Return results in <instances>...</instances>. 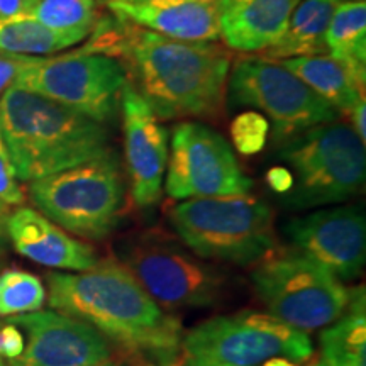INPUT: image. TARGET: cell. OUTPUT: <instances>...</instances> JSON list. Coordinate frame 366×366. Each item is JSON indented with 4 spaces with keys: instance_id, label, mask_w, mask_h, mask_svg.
<instances>
[{
    "instance_id": "obj_1",
    "label": "cell",
    "mask_w": 366,
    "mask_h": 366,
    "mask_svg": "<svg viewBox=\"0 0 366 366\" xmlns=\"http://www.w3.org/2000/svg\"><path fill=\"white\" fill-rule=\"evenodd\" d=\"M84 48L117 58L158 119L221 116L232 59L221 44L164 38L112 16L97 19Z\"/></svg>"
},
{
    "instance_id": "obj_2",
    "label": "cell",
    "mask_w": 366,
    "mask_h": 366,
    "mask_svg": "<svg viewBox=\"0 0 366 366\" xmlns=\"http://www.w3.org/2000/svg\"><path fill=\"white\" fill-rule=\"evenodd\" d=\"M48 292L53 310L90 324L146 365H175L180 356V319L164 312L119 262H99L86 272L49 273Z\"/></svg>"
},
{
    "instance_id": "obj_3",
    "label": "cell",
    "mask_w": 366,
    "mask_h": 366,
    "mask_svg": "<svg viewBox=\"0 0 366 366\" xmlns=\"http://www.w3.org/2000/svg\"><path fill=\"white\" fill-rule=\"evenodd\" d=\"M0 136L19 182H34L111 153L104 124L33 92L0 97Z\"/></svg>"
},
{
    "instance_id": "obj_4",
    "label": "cell",
    "mask_w": 366,
    "mask_h": 366,
    "mask_svg": "<svg viewBox=\"0 0 366 366\" xmlns=\"http://www.w3.org/2000/svg\"><path fill=\"white\" fill-rule=\"evenodd\" d=\"M168 221L183 246L202 259L254 267L278 246L272 207L249 194L183 200Z\"/></svg>"
},
{
    "instance_id": "obj_5",
    "label": "cell",
    "mask_w": 366,
    "mask_h": 366,
    "mask_svg": "<svg viewBox=\"0 0 366 366\" xmlns=\"http://www.w3.org/2000/svg\"><path fill=\"white\" fill-rule=\"evenodd\" d=\"M278 157L292 168L294 187L285 199L292 209L341 204L363 190L365 143L341 119L288 137Z\"/></svg>"
},
{
    "instance_id": "obj_6",
    "label": "cell",
    "mask_w": 366,
    "mask_h": 366,
    "mask_svg": "<svg viewBox=\"0 0 366 366\" xmlns=\"http://www.w3.org/2000/svg\"><path fill=\"white\" fill-rule=\"evenodd\" d=\"M34 209L73 236L100 241L121 222L126 180L117 154L111 151L70 170L29 182Z\"/></svg>"
},
{
    "instance_id": "obj_7",
    "label": "cell",
    "mask_w": 366,
    "mask_h": 366,
    "mask_svg": "<svg viewBox=\"0 0 366 366\" xmlns=\"http://www.w3.org/2000/svg\"><path fill=\"white\" fill-rule=\"evenodd\" d=\"M314 353L309 334L256 310L216 315L183 336L182 366H262L274 356L300 365Z\"/></svg>"
},
{
    "instance_id": "obj_8",
    "label": "cell",
    "mask_w": 366,
    "mask_h": 366,
    "mask_svg": "<svg viewBox=\"0 0 366 366\" xmlns=\"http://www.w3.org/2000/svg\"><path fill=\"white\" fill-rule=\"evenodd\" d=\"M251 282L269 315L304 332L331 326L351 294L336 274L290 246H277L254 264Z\"/></svg>"
},
{
    "instance_id": "obj_9",
    "label": "cell",
    "mask_w": 366,
    "mask_h": 366,
    "mask_svg": "<svg viewBox=\"0 0 366 366\" xmlns=\"http://www.w3.org/2000/svg\"><path fill=\"white\" fill-rule=\"evenodd\" d=\"M117 254L119 263L163 309L214 307L229 290L224 269L158 232L131 237Z\"/></svg>"
},
{
    "instance_id": "obj_10",
    "label": "cell",
    "mask_w": 366,
    "mask_h": 366,
    "mask_svg": "<svg viewBox=\"0 0 366 366\" xmlns=\"http://www.w3.org/2000/svg\"><path fill=\"white\" fill-rule=\"evenodd\" d=\"M127 81L126 68L117 58L81 48L61 56H36L19 73L14 86L105 124L121 111Z\"/></svg>"
},
{
    "instance_id": "obj_11",
    "label": "cell",
    "mask_w": 366,
    "mask_h": 366,
    "mask_svg": "<svg viewBox=\"0 0 366 366\" xmlns=\"http://www.w3.org/2000/svg\"><path fill=\"white\" fill-rule=\"evenodd\" d=\"M226 94L229 107H251L267 114L278 144L302 131L342 117L280 61L263 56L237 59L229 70Z\"/></svg>"
},
{
    "instance_id": "obj_12",
    "label": "cell",
    "mask_w": 366,
    "mask_h": 366,
    "mask_svg": "<svg viewBox=\"0 0 366 366\" xmlns=\"http://www.w3.org/2000/svg\"><path fill=\"white\" fill-rule=\"evenodd\" d=\"M164 190L175 200L244 195L253 189L234 149L202 122L183 121L172 132Z\"/></svg>"
},
{
    "instance_id": "obj_13",
    "label": "cell",
    "mask_w": 366,
    "mask_h": 366,
    "mask_svg": "<svg viewBox=\"0 0 366 366\" xmlns=\"http://www.w3.org/2000/svg\"><path fill=\"white\" fill-rule=\"evenodd\" d=\"M290 248L322 264L341 282H351L366 262V217L360 205L320 209L283 227Z\"/></svg>"
},
{
    "instance_id": "obj_14",
    "label": "cell",
    "mask_w": 366,
    "mask_h": 366,
    "mask_svg": "<svg viewBox=\"0 0 366 366\" xmlns=\"http://www.w3.org/2000/svg\"><path fill=\"white\" fill-rule=\"evenodd\" d=\"M24 334V351L6 366H95L112 360V345L84 320L58 310L7 317Z\"/></svg>"
},
{
    "instance_id": "obj_15",
    "label": "cell",
    "mask_w": 366,
    "mask_h": 366,
    "mask_svg": "<svg viewBox=\"0 0 366 366\" xmlns=\"http://www.w3.org/2000/svg\"><path fill=\"white\" fill-rule=\"evenodd\" d=\"M121 114L132 200L137 207H153L162 200L170 132L129 81L122 90Z\"/></svg>"
},
{
    "instance_id": "obj_16",
    "label": "cell",
    "mask_w": 366,
    "mask_h": 366,
    "mask_svg": "<svg viewBox=\"0 0 366 366\" xmlns=\"http://www.w3.org/2000/svg\"><path fill=\"white\" fill-rule=\"evenodd\" d=\"M7 236L14 249L41 267L66 272H86L100 262L97 251L86 242L31 207L9 212Z\"/></svg>"
},
{
    "instance_id": "obj_17",
    "label": "cell",
    "mask_w": 366,
    "mask_h": 366,
    "mask_svg": "<svg viewBox=\"0 0 366 366\" xmlns=\"http://www.w3.org/2000/svg\"><path fill=\"white\" fill-rule=\"evenodd\" d=\"M107 9L119 19L164 38L187 43H217L221 39L216 0H163L149 4L109 0Z\"/></svg>"
},
{
    "instance_id": "obj_18",
    "label": "cell",
    "mask_w": 366,
    "mask_h": 366,
    "mask_svg": "<svg viewBox=\"0 0 366 366\" xmlns=\"http://www.w3.org/2000/svg\"><path fill=\"white\" fill-rule=\"evenodd\" d=\"M300 0H216L219 38L227 49L263 53L285 33Z\"/></svg>"
},
{
    "instance_id": "obj_19",
    "label": "cell",
    "mask_w": 366,
    "mask_h": 366,
    "mask_svg": "<svg viewBox=\"0 0 366 366\" xmlns=\"http://www.w3.org/2000/svg\"><path fill=\"white\" fill-rule=\"evenodd\" d=\"M341 2L342 0H300L292 12L285 33L262 53L263 58L283 61L288 58L327 53V27Z\"/></svg>"
},
{
    "instance_id": "obj_20",
    "label": "cell",
    "mask_w": 366,
    "mask_h": 366,
    "mask_svg": "<svg viewBox=\"0 0 366 366\" xmlns=\"http://www.w3.org/2000/svg\"><path fill=\"white\" fill-rule=\"evenodd\" d=\"M280 63L320 99L332 105L341 116H347L351 109L365 99V85H361L342 63L329 54L288 58Z\"/></svg>"
},
{
    "instance_id": "obj_21",
    "label": "cell",
    "mask_w": 366,
    "mask_h": 366,
    "mask_svg": "<svg viewBox=\"0 0 366 366\" xmlns=\"http://www.w3.org/2000/svg\"><path fill=\"white\" fill-rule=\"evenodd\" d=\"M320 353L326 366H366L365 287L351 288L350 302L340 319L320 332Z\"/></svg>"
},
{
    "instance_id": "obj_22",
    "label": "cell",
    "mask_w": 366,
    "mask_h": 366,
    "mask_svg": "<svg viewBox=\"0 0 366 366\" xmlns=\"http://www.w3.org/2000/svg\"><path fill=\"white\" fill-rule=\"evenodd\" d=\"M326 51L366 85V0H342L326 33Z\"/></svg>"
},
{
    "instance_id": "obj_23",
    "label": "cell",
    "mask_w": 366,
    "mask_h": 366,
    "mask_svg": "<svg viewBox=\"0 0 366 366\" xmlns=\"http://www.w3.org/2000/svg\"><path fill=\"white\" fill-rule=\"evenodd\" d=\"M71 34L56 33L29 14L0 19V51L24 56H49L81 43Z\"/></svg>"
},
{
    "instance_id": "obj_24",
    "label": "cell",
    "mask_w": 366,
    "mask_h": 366,
    "mask_svg": "<svg viewBox=\"0 0 366 366\" xmlns=\"http://www.w3.org/2000/svg\"><path fill=\"white\" fill-rule=\"evenodd\" d=\"M27 14L56 33L80 39L89 38L99 19L95 0H39Z\"/></svg>"
},
{
    "instance_id": "obj_25",
    "label": "cell",
    "mask_w": 366,
    "mask_h": 366,
    "mask_svg": "<svg viewBox=\"0 0 366 366\" xmlns=\"http://www.w3.org/2000/svg\"><path fill=\"white\" fill-rule=\"evenodd\" d=\"M46 288L39 277L24 269L0 272V317H14L43 309Z\"/></svg>"
},
{
    "instance_id": "obj_26",
    "label": "cell",
    "mask_w": 366,
    "mask_h": 366,
    "mask_svg": "<svg viewBox=\"0 0 366 366\" xmlns=\"http://www.w3.org/2000/svg\"><path fill=\"white\" fill-rule=\"evenodd\" d=\"M269 122L262 112L246 111L231 124L232 144L242 157H253L263 151L268 139Z\"/></svg>"
},
{
    "instance_id": "obj_27",
    "label": "cell",
    "mask_w": 366,
    "mask_h": 366,
    "mask_svg": "<svg viewBox=\"0 0 366 366\" xmlns=\"http://www.w3.org/2000/svg\"><path fill=\"white\" fill-rule=\"evenodd\" d=\"M26 202V192L16 175L11 154L0 136V204L7 207H21Z\"/></svg>"
},
{
    "instance_id": "obj_28",
    "label": "cell",
    "mask_w": 366,
    "mask_h": 366,
    "mask_svg": "<svg viewBox=\"0 0 366 366\" xmlns=\"http://www.w3.org/2000/svg\"><path fill=\"white\" fill-rule=\"evenodd\" d=\"M36 56H24V54H14L0 51V97L6 94L7 89L16 84L19 73L33 61Z\"/></svg>"
},
{
    "instance_id": "obj_29",
    "label": "cell",
    "mask_w": 366,
    "mask_h": 366,
    "mask_svg": "<svg viewBox=\"0 0 366 366\" xmlns=\"http://www.w3.org/2000/svg\"><path fill=\"white\" fill-rule=\"evenodd\" d=\"M26 346V337L17 326L11 322H2L0 326V356L4 361L16 360Z\"/></svg>"
},
{
    "instance_id": "obj_30",
    "label": "cell",
    "mask_w": 366,
    "mask_h": 366,
    "mask_svg": "<svg viewBox=\"0 0 366 366\" xmlns=\"http://www.w3.org/2000/svg\"><path fill=\"white\" fill-rule=\"evenodd\" d=\"M267 182L269 185V189L277 194H288L294 187V177L288 168L285 167H273L272 170H268L267 173Z\"/></svg>"
},
{
    "instance_id": "obj_31",
    "label": "cell",
    "mask_w": 366,
    "mask_h": 366,
    "mask_svg": "<svg viewBox=\"0 0 366 366\" xmlns=\"http://www.w3.org/2000/svg\"><path fill=\"white\" fill-rule=\"evenodd\" d=\"M347 117L351 119V127H353V131L358 134V137L361 141H366V104H365V99L360 100L358 104L355 105L353 109H351L350 114H347Z\"/></svg>"
},
{
    "instance_id": "obj_32",
    "label": "cell",
    "mask_w": 366,
    "mask_h": 366,
    "mask_svg": "<svg viewBox=\"0 0 366 366\" xmlns=\"http://www.w3.org/2000/svg\"><path fill=\"white\" fill-rule=\"evenodd\" d=\"M29 12L27 0H0V19L16 17Z\"/></svg>"
},
{
    "instance_id": "obj_33",
    "label": "cell",
    "mask_w": 366,
    "mask_h": 366,
    "mask_svg": "<svg viewBox=\"0 0 366 366\" xmlns=\"http://www.w3.org/2000/svg\"><path fill=\"white\" fill-rule=\"evenodd\" d=\"M7 217H9L7 205L0 204V259H2V256L6 254L7 242H9V236H7Z\"/></svg>"
},
{
    "instance_id": "obj_34",
    "label": "cell",
    "mask_w": 366,
    "mask_h": 366,
    "mask_svg": "<svg viewBox=\"0 0 366 366\" xmlns=\"http://www.w3.org/2000/svg\"><path fill=\"white\" fill-rule=\"evenodd\" d=\"M262 366H297V363L287 358H282V356H274V358H269L264 361Z\"/></svg>"
},
{
    "instance_id": "obj_35",
    "label": "cell",
    "mask_w": 366,
    "mask_h": 366,
    "mask_svg": "<svg viewBox=\"0 0 366 366\" xmlns=\"http://www.w3.org/2000/svg\"><path fill=\"white\" fill-rule=\"evenodd\" d=\"M95 366H131V365L122 363V361H114V360H109V361H105V363H100V365H95Z\"/></svg>"
},
{
    "instance_id": "obj_36",
    "label": "cell",
    "mask_w": 366,
    "mask_h": 366,
    "mask_svg": "<svg viewBox=\"0 0 366 366\" xmlns=\"http://www.w3.org/2000/svg\"><path fill=\"white\" fill-rule=\"evenodd\" d=\"M119 2H126V4H149V2H163V0H119Z\"/></svg>"
},
{
    "instance_id": "obj_37",
    "label": "cell",
    "mask_w": 366,
    "mask_h": 366,
    "mask_svg": "<svg viewBox=\"0 0 366 366\" xmlns=\"http://www.w3.org/2000/svg\"><path fill=\"white\" fill-rule=\"evenodd\" d=\"M309 366H326V365H324L322 361H314V363L309 365Z\"/></svg>"
},
{
    "instance_id": "obj_38",
    "label": "cell",
    "mask_w": 366,
    "mask_h": 366,
    "mask_svg": "<svg viewBox=\"0 0 366 366\" xmlns=\"http://www.w3.org/2000/svg\"><path fill=\"white\" fill-rule=\"evenodd\" d=\"M2 322H4V320H0V326H2ZM0 366H6V361H4L2 356H0Z\"/></svg>"
},
{
    "instance_id": "obj_39",
    "label": "cell",
    "mask_w": 366,
    "mask_h": 366,
    "mask_svg": "<svg viewBox=\"0 0 366 366\" xmlns=\"http://www.w3.org/2000/svg\"><path fill=\"white\" fill-rule=\"evenodd\" d=\"M36 2H39V0H27V4H29V9H31V7H33Z\"/></svg>"
},
{
    "instance_id": "obj_40",
    "label": "cell",
    "mask_w": 366,
    "mask_h": 366,
    "mask_svg": "<svg viewBox=\"0 0 366 366\" xmlns=\"http://www.w3.org/2000/svg\"><path fill=\"white\" fill-rule=\"evenodd\" d=\"M146 366H153V365H146ZM168 366H177V365H168Z\"/></svg>"
},
{
    "instance_id": "obj_41",
    "label": "cell",
    "mask_w": 366,
    "mask_h": 366,
    "mask_svg": "<svg viewBox=\"0 0 366 366\" xmlns=\"http://www.w3.org/2000/svg\"><path fill=\"white\" fill-rule=\"evenodd\" d=\"M95 2H97V0H95ZM102 2H109V0H102Z\"/></svg>"
}]
</instances>
